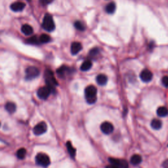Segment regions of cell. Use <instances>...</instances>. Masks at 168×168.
Returning <instances> with one entry per match:
<instances>
[{
	"label": "cell",
	"mask_w": 168,
	"mask_h": 168,
	"mask_svg": "<svg viewBox=\"0 0 168 168\" xmlns=\"http://www.w3.org/2000/svg\"><path fill=\"white\" fill-rule=\"evenodd\" d=\"M97 90L94 85H89L85 89V97L88 103L90 105L94 104L97 101Z\"/></svg>",
	"instance_id": "1"
},
{
	"label": "cell",
	"mask_w": 168,
	"mask_h": 168,
	"mask_svg": "<svg viewBox=\"0 0 168 168\" xmlns=\"http://www.w3.org/2000/svg\"><path fill=\"white\" fill-rule=\"evenodd\" d=\"M45 80L47 83V86L49 87V88L52 90L53 92L55 91V88L58 85V83L55 79V77L54 76V74L52 71L51 70H46L45 71Z\"/></svg>",
	"instance_id": "2"
},
{
	"label": "cell",
	"mask_w": 168,
	"mask_h": 168,
	"mask_svg": "<svg viewBox=\"0 0 168 168\" xmlns=\"http://www.w3.org/2000/svg\"><path fill=\"white\" fill-rule=\"evenodd\" d=\"M42 27L45 30L48 32H52L55 30V25L52 16L49 14H46L45 15L43 20V23H42Z\"/></svg>",
	"instance_id": "3"
},
{
	"label": "cell",
	"mask_w": 168,
	"mask_h": 168,
	"mask_svg": "<svg viewBox=\"0 0 168 168\" xmlns=\"http://www.w3.org/2000/svg\"><path fill=\"white\" fill-rule=\"evenodd\" d=\"M35 162L39 166L43 167H47L50 165L51 161L49 157L43 153H39L35 156Z\"/></svg>",
	"instance_id": "4"
},
{
	"label": "cell",
	"mask_w": 168,
	"mask_h": 168,
	"mask_svg": "<svg viewBox=\"0 0 168 168\" xmlns=\"http://www.w3.org/2000/svg\"><path fill=\"white\" fill-rule=\"evenodd\" d=\"M40 74V70L35 66H30L26 70V79L32 80L37 77Z\"/></svg>",
	"instance_id": "5"
},
{
	"label": "cell",
	"mask_w": 168,
	"mask_h": 168,
	"mask_svg": "<svg viewBox=\"0 0 168 168\" xmlns=\"http://www.w3.org/2000/svg\"><path fill=\"white\" fill-rule=\"evenodd\" d=\"M51 93H53L52 90H51L49 87L46 85L45 87H42V88L39 89L37 94L38 97L40 99L46 100L49 97V96L50 95Z\"/></svg>",
	"instance_id": "6"
},
{
	"label": "cell",
	"mask_w": 168,
	"mask_h": 168,
	"mask_svg": "<svg viewBox=\"0 0 168 168\" xmlns=\"http://www.w3.org/2000/svg\"><path fill=\"white\" fill-rule=\"evenodd\" d=\"M47 130V125L46 122H40L37 125H35V127L33 129V132L34 133L39 136V135H43V133H46Z\"/></svg>",
	"instance_id": "7"
},
{
	"label": "cell",
	"mask_w": 168,
	"mask_h": 168,
	"mask_svg": "<svg viewBox=\"0 0 168 168\" xmlns=\"http://www.w3.org/2000/svg\"><path fill=\"white\" fill-rule=\"evenodd\" d=\"M109 161L111 164L112 166L117 167L119 168H128V163L127 161L124 160L116 159V158H109Z\"/></svg>",
	"instance_id": "8"
},
{
	"label": "cell",
	"mask_w": 168,
	"mask_h": 168,
	"mask_svg": "<svg viewBox=\"0 0 168 168\" xmlns=\"http://www.w3.org/2000/svg\"><path fill=\"white\" fill-rule=\"evenodd\" d=\"M101 130L103 133L109 135L114 131V126L111 122H105L101 125Z\"/></svg>",
	"instance_id": "9"
},
{
	"label": "cell",
	"mask_w": 168,
	"mask_h": 168,
	"mask_svg": "<svg viewBox=\"0 0 168 168\" xmlns=\"http://www.w3.org/2000/svg\"><path fill=\"white\" fill-rule=\"evenodd\" d=\"M153 74L150 70L148 69H144L142 70L140 74V77L141 80L144 82H149L153 79Z\"/></svg>",
	"instance_id": "10"
},
{
	"label": "cell",
	"mask_w": 168,
	"mask_h": 168,
	"mask_svg": "<svg viewBox=\"0 0 168 168\" xmlns=\"http://www.w3.org/2000/svg\"><path fill=\"white\" fill-rule=\"evenodd\" d=\"M71 72H72V70H71V69L64 65L60 67L59 69H58L57 70V74L59 76V77H65L66 75L70 74Z\"/></svg>",
	"instance_id": "11"
},
{
	"label": "cell",
	"mask_w": 168,
	"mask_h": 168,
	"mask_svg": "<svg viewBox=\"0 0 168 168\" xmlns=\"http://www.w3.org/2000/svg\"><path fill=\"white\" fill-rule=\"evenodd\" d=\"M82 49V45L81 44L80 42H73L71 45V53L73 55H77L78 53H80L81 50Z\"/></svg>",
	"instance_id": "12"
},
{
	"label": "cell",
	"mask_w": 168,
	"mask_h": 168,
	"mask_svg": "<svg viewBox=\"0 0 168 168\" xmlns=\"http://www.w3.org/2000/svg\"><path fill=\"white\" fill-rule=\"evenodd\" d=\"M25 4L23 2L18 1V2H14L13 4H12L10 6V8L11 10L15 12H18L23 10L25 7Z\"/></svg>",
	"instance_id": "13"
},
{
	"label": "cell",
	"mask_w": 168,
	"mask_h": 168,
	"mask_svg": "<svg viewBox=\"0 0 168 168\" xmlns=\"http://www.w3.org/2000/svg\"><path fill=\"white\" fill-rule=\"evenodd\" d=\"M96 81L100 85H105L108 82V77L105 74H99L96 77Z\"/></svg>",
	"instance_id": "14"
},
{
	"label": "cell",
	"mask_w": 168,
	"mask_h": 168,
	"mask_svg": "<svg viewBox=\"0 0 168 168\" xmlns=\"http://www.w3.org/2000/svg\"><path fill=\"white\" fill-rule=\"evenodd\" d=\"M66 148H67L68 152H69L70 157L72 158H75L76 150L75 148H74L72 143H71L70 141H68L66 143Z\"/></svg>",
	"instance_id": "15"
},
{
	"label": "cell",
	"mask_w": 168,
	"mask_h": 168,
	"mask_svg": "<svg viewBox=\"0 0 168 168\" xmlns=\"http://www.w3.org/2000/svg\"><path fill=\"white\" fill-rule=\"evenodd\" d=\"M21 30L22 32V33L24 34L25 35H30L31 34H33V28L31 27V26L28 24H24L22 27Z\"/></svg>",
	"instance_id": "16"
},
{
	"label": "cell",
	"mask_w": 168,
	"mask_h": 168,
	"mask_svg": "<svg viewBox=\"0 0 168 168\" xmlns=\"http://www.w3.org/2000/svg\"><path fill=\"white\" fill-rule=\"evenodd\" d=\"M142 161V157L139 154H134L132 156L130 160V162L134 166H137L140 164Z\"/></svg>",
	"instance_id": "17"
},
{
	"label": "cell",
	"mask_w": 168,
	"mask_h": 168,
	"mask_svg": "<svg viewBox=\"0 0 168 168\" xmlns=\"http://www.w3.org/2000/svg\"><path fill=\"white\" fill-rule=\"evenodd\" d=\"M91 67H92L91 61L87 60L84 61V62L82 64V65L80 66V70L82 71H83V72H85V71H88L89 69H91Z\"/></svg>",
	"instance_id": "18"
},
{
	"label": "cell",
	"mask_w": 168,
	"mask_h": 168,
	"mask_svg": "<svg viewBox=\"0 0 168 168\" xmlns=\"http://www.w3.org/2000/svg\"><path fill=\"white\" fill-rule=\"evenodd\" d=\"M116 6L115 3L111 2V3H109L108 4L106 5L105 10L107 13L112 14V13H114V11H116Z\"/></svg>",
	"instance_id": "19"
},
{
	"label": "cell",
	"mask_w": 168,
	"mask_h": 168,
	"mask_svg": "<svg viewBox=\"0 0 168 168\" xmlns=\"http://www.w3.org/2000/svg\"><path fill=\"white\" fill-rule=\"evenodd\" d=\"M5 108L6 109V111L10 113V114L14 113L16 111V108H17V107H16V105L12 102H8L7 104L5 105Z\"/></svg>",
	"instance_id": "20"
},
{
	"label": "cell",
	"mask_w": 168,
	"mask_h": 168,
	"mask_svg": "<svg viewBox=\"0 0 168 168\" xmlns=\"http://www.w3.org/2000/svg\"><path fill=\"white\" fill-rule=\"evenodd\" d=\"M150 125H151V127L154 129V130H158L161 127L162 123H161V122L160 120V119H153V121L151 122Z\"/></svg>",
	"instance_id": "21"
},
{
	"label": "cell",
	"mask_w": 168,
	"mask_h": 168,
	"mask_svg": "<svg viewBox=\"0 0 168 168\" xmlns=\"http://www.w3.org/2000/svg\"><path fill=\"white\" fill-rule=\"evenodd\" d=\"M157 114L160 117H165L168 114V110L165 106H160L157 110Z\"/></svg>",
	"instance_id": "22"
},
{
	"label": "cell",
	"mask_w": 168,
	"mask_h": 168,
	"mask_svg": "<svg viewBox=\"0 0 168 168\" xmlns=\"http://www.w3.org/2000/svg\"><path fill=\"white\" fill-rule=\"evenodd\" d=\"M26 155H27V150H26V149L24 148H20V149L18 150L17 152V156L18 159L20 160L24 159Z\"/></svg>",
	"instance_id": "23"
},
{
	"label": "cell",
	"mask_w": 168,
	"mask_h": 168,
	"mask_svg": "<svg viewBox=\"0 0 168 168\" xmlns=\"http://www.w3.org/2000/svg\"><path fill=\"white\" fill-rule=\"evenodd\" d=\"M27 43L32 45H39L40 43V42L37 36H32L28 39L27 40Z\"/></svg>",
	"instance_id": "24"
},
{
	"label": "cell",
	"mask_w": 168,
	"mask_h": 168,
	"mask_svg": "<svg viewBox=\"0 0 168 168\" xmlns=\"http://www.w3.org/2000/svg\"><path fill=\"white\" fill-rule=\"evenodd\" d=\"M39 40H40V43H46L51 41V37L49 35L43 34L41 35V36L40 37V39H39Z\"/></svg>",
	"instance_id": "25"
},
{
	"label": "cell",
	"mask_w": 168,
	"mask_h": 168,
	"mask_svg": "<svg viewBox=\"0 0 168 168\" xmlns=\"http://www.w3.org/2000/svg\"><path fill=\"white\" fill-rule=\"evenodd\" d=\"M74 27H75L77 30L80 31H84L85 30V27L82 22L77 21L74 22Z\"/></svg>",
	"instance_id": "26"
},
{
	"label": "cell",
	"mask_w": 168,
	"mask_h": 168,
	"mask_svg": "<svg viewBox=\"0 0 168 168\" xmlns=\"http://www.w3.org/2000/svg\"><path fill=\"white\" fill-rule=\"evenodd\" d=\"M99 53V49L98 48H93V49H91L89 52V55L92 57L97 56Z\"/></svg>",
	"instance_id": "27"
},
{
	"label": "cell",
	"mask_w": 168,
	"mask_h": 168,
	"mask_svg": "<svg viewBox=\"0 0 168 168\" xmlns=\"http://www.w3.org/2000/svg\"><path fill=\"white\" fill-rule=\"evenodd\" d=\"M161 82H162L164 86L168 88V76H164L161 79Z\"/></svg>",
	"instance_id": "28"
},
{
	"label": "cell",
	"mask_w": 168,
	"mask_h": 168,
	"mask_svg": "<svg viewBox=\"0 0 168 168\" xmlns=\"http://www.w3.org/2000/svg\"><path fill=\"white\" fill-rule=\"evenodd\" d=\"M54 0H40V2L42 5H47L51 4Z\"/></svg>",
	"instance_id": "29"
},
{
	"label": "cell",
	"mask_w": 168,
	"mask_h": 168,
	"mask_svg": "<svg viewBox=\"0 0 168 168\" xmlns=\"http://www.w3.org/2000/svg\"><path fill=\"white\" fill-rule=\"evenodd\" d=\"M162 166L164 168H168V159L164 161Z\"/></svg>",
	"instance_id": "30"
},
{
	"label": "cell",
	"mask_w": 168,
	"mask_h": 168,
	"mask_svg": "<svg viewBox=\"0 0 168 168\" xmlns=\"http://www.w3.org/2000/svg\"><path fill=\"white\" fill-rule=\"evenodd\" d=\"M106 168H119V167H115L114 166H112V165H111V166H106Z\"/></svg>",
	"instance_id": "31"
},
{
	"label": "cell",
	"mask_w": 168,
	"mask_h": 168,
	"mask_svg": "<svg viewBox=\"0 0 168 168\" xmlns=\"http://www.w3.org/2000/svg\"><path fill=\"white\" fill-rule=\"evenodd\" d=\"M0 126H1V123H0Z\"/></svg>",
	"instance_id": "32"
}]
</instances>
